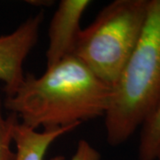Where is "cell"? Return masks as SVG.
<instances>
[{"instance_id": "obj_1", "label": "cell", "mask_w": 160, "mask_h": 160, "mask_svg": "<svg viewBox=\"0 0 160 160\" xmlns=\"http://www.w3.org/2000/svg\"><path fill=\"white\" fill-rule=\"evenodd\" d=\"M111 94V86L70 55L39 77L25 75L3 105L26 126L52 129L104 117Z\"/></svg>"}, {"instance_id": "obj_2", "label": "cell", "mask_w": 160, "mask_h": 160, "mask_svg": "<svg viewBox=\"0 0 160 160\" xmlns=\"http://www.w3.org/2000/svg\"><path fill=\"white\" fill-rule=\"evenodd\" d=\"M160 101V0H149L134 50L112 88L104 115L107 141L118 146L153 113Z\"/></svg>"}, {"instance_id": "obj_3", "label": "cell", "mask_w": 160, "mask_h": 160, "mask_svg": "<svg viewBox=\"0 0 160 160\" xmlns=\"http://www.w3.org/2000/svg\"><path fill=\"white\" fill-rule=\"evenodd\" d=\"M149 0H115L81 29L72 55L113 88L137 45Z\"/></svg>"}, {"instance_id": "obj_4", "label": "cell", "mask_w": 160, "mask_h": 160, "mask_svg": "<svg viewBox=\"0 0 160 160\" xmlns=\"http://www.w3.org/2000/svg\"><path fill=\"white\" fill-rule=\"evenodd\" d=\"M44 13L30 16L10 34L0 36V81L10 96L24 79L23 64L38 41Z\"/></svg>"}, {"instance_id": "obj_5", "label": "cell", "mask_w": 160, "mask_h": 160, "mask_svg": "<svg viewBox=\"0 0 160 160\" xmlns=\"http://www.w3.org/2000/svg\"><path fill=\"white\" fill-rule=\"evenodd\" d=\"M89 0H62L52 18L48 29L46 68L52 67L64 58L72 55L81 28L80 22Z\"/></svg>"}, {"instance_id": "obj_6", "label": "cell", "mask_w": 160, "mask_h": 160, "mask_svg": "<svg viewBox=\"0 0 160 160\" xmlns=\"http://www.w3.org/2000/svg\"><path fill=\"white\" fill-rule=\"evenodd\" d=\"M79 124L38 132L22 123L16 117L12 126V140L15 143L14 160H45L52 143L63 134L75 130Z\"/></svg>"}, {"instance_id": "obj_7", "label": "cell", "mask_w": 160, "mask_h": 160, "mask_svg": "<svg viewBox=\"0 0 160 160\" xmlns=\"http://www.w3.org/2000/svg\"><path fill=\"white\" fill-rule=\"evenodd\" d=\"M140 160H157L160 154V101L153 113L142 126L140 143Z\"/></svg>"}, {"instance_id": "obj_8", "label": "cell", "mask_w": 160, "mask_h": 160, "mask_svg": "<svg viewBox=\"0 0 160 160\" xmlns=\"http://www.w3.org/2000/svg\"><path fill=\"white\" fill-rule=\"evenodd\" d=\"M3 103L0 98V160H14V152L12 150V126L16 115L11 113L5 117Z\"/></svg>"}, {"instance_id": "obj_9", "label": "cell", "mask_w": 160, "mask_h": 160, "mask_svg": "<svg viewBox=\"0 0 160 160\" xmlns=\"http://www.w3.org/2000/svg\"><path fill=\"white\" fill-rule=\"evenodd\" d=\"M50 160H63V158L58 156ZM70 160H101V155L87 141L81 140L78 142L77 150Z\"/></svg>"}, {"instance_id": "obj_10", "label": "cell", "mask_w": 160, "mask_h": 160, "mask_svg": "<svg viewBox=\"0 0 160 160\" xmlns=\"http://www.w3.org/2000/svg\"><path fill=\"white\" fill-rule=\"evenodd\" d=\"M157 160H160V154H159V156L158 157V158H157Z\"/></svg>"}]
</instances>
